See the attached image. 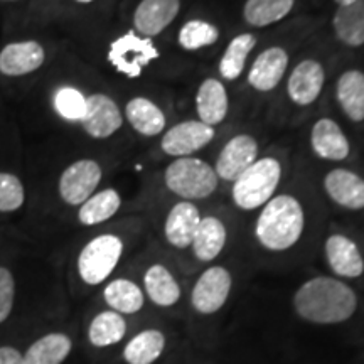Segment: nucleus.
Listing matches in <instances>:
<instances>
[{
  "label": "nucleus",
  "mask_w": 364,
  "mask_h": 364,
  "mask_svg": "<svg viewBox=\"0 0 364 364\" xmlns=\"http://www.w3.org/2000/svg\"><path fill=\"white\" fill-rule=\"evenodd\" d=\"M216 139V129L203 122L184 120L162 134L161 150L169 157H193Z\"/></svg>",
  "instance_id": "6e6552de"
},
{
  "label": "nucleus",
  "mask_w": 364,
  "mask_h": 364,
  "mask_svg": "<svg viewBox=\"0 0 364 364\" xmlns=\"http://www.w3.org/2000/svg\"><path fill=\"white\" fill-rule=\"evenodd\" d=\"M332 27L338 41L348 48L364 44V0H356L351 6L338 7L332 19Z\"/></svg>",
  "instance_id": "a878e982"
},
{
  "label": "nucleus",
  "mask_w": 364,
  "mask_h": 364,
  "mask_svg": "<svg viewBox=\"0 0 364 364\" xmlns=\"http://www.w3.org/2000/svg\"><path fill=\"white\" fill-rule=\"evenodd\" d=\"M231 287H233V277L228 268L221 265L206 268L196 280L191 292V304L194 311L203 316L216 314L230 297Z\"/></svg>",
  "instance_id": "1a4fd4ad"
},
{
  "label": "nucleus",
  "mask_w": 364,
  "mask_h": 364,
  "mask_svg": "<svg viewBox=\"0 0 364 364\" xmlns=\"http://www.w3.org/2000/svg\"><path fill=\"white\" fill-rule=\"evenodd\" d=\"M257 36L252 33H241L228 43L218 65V73L223 81H236L243 76L250 54L257 48Z\"/></svg>",
  "instance_id": "b1692460"
},
{
  "label": "nucleus",
  "mask_w": 364,
  "mask_h": 364,
  "mask_svg": "<svg viewBox=\"0 0 364 364\" xmlns=\"http://www.w3.org/2000/svg\"><path fill=\"white\" fill-rule=\"evenodd\" d=\"M166 349V336L157 329H147L136 334L125 346L124 358L129 364L156 363Z\"/></svg>",
  "instance_id": "c756f323"
},
{
  "label": "nucleus",
  "mask_w": 364,
  "mask_h": 364,
  "mask_svg": "<svg viewBox=\"0 0 364 364\" xmlns=\"http://www.w3.org/2000/svg\"><path fill=\"white\" fill-rule=\"evenodd\" d=\"M144 289L149 299L159 307H172L181 300L182 290L179 282L169 268L161 263H154L144 275Z\"/></svg>",
  "instance_id": "393cba45"
},
{
  "label": "nucleus",
  "mask_w": 364,
  "mask_h": 364,
  "mask_svg": "<svg viewBox=\"0 0 364 364\" xmlns=\"http://www.w3.org/2000/svg\"><path fill=\"white\" fill-rule=\"evenodd\" d=\"M122 206V196L117 189L107 188L98 191L80 206L78 221L85 226L102 225V223L112 220Z\"/></svg>",
  "instance_id": "bb28decb"
},
{
  "label": "nucleus",
  "mask_w": 364,
  "mask_h": 364,
  "mask_svg": "<svg viewBox=\"0 0 364 364\" xmlns=\"http://www.w3.org/2000/svg\"><path fill=\"white\" fill-rule=\"evenodd\" d=\"M336 100L339 108L354 124L364 122V73L348 70L336 81Z\"/></svg>",
  "instance_id": "5701e85b"
},
{
  "label": "nucleus",
  "mask_w": 364,
  "mask_h": 364,
  "mask_svg": "<svg viewBox=\"0 0 364 364\" xmlns=\"http://www.w3.org/2000/svg\"><path fill=\"white\" fill-rule=\"evenodd\" d=\"M230 113V95L221 78H204L196 91V115L209 127L221 125Z\"/></svg>",
  "instance_id": "dca6fc26"
},
{
  "label": "nucleus",
  "mask_w": 364,
  "mask_h": 364,
  "mask_svg": "<svg viewBox=\"0 0 364 364\" xmlns=\"http://www.w3.org/2000/svg\"><path fill=\"white\" fill-rule=\"evenodd\" d=\"M53 107L63 120L81 122L86 112V95L75 86H61L54 93Z\"/></svg>",
  "instance_id": "72a5a7b5"
},
{
  "label": "nucleus",
  "mask_w": 364,
  "mask_h": 364,
  "mask_svg": "<svg viewBox=\"0 0 364 364\" xmlns=\"http://www.w3.org/2000/svg\"><path fill=\"white\" fill-rule=\"evenodd\" d=\"M125 332L127 322L122 317V314L115 311H105L91 321L88 338L90 343L97 346V348H107V346L120 343L124 339Z\"/></svg>",
  "instance_id": "473e14b6"
},
{
  "label": "nucleus",
  "mask_w": 364,
  "mask_h": 364,
  "mask_svg": "<svg viewBox=\"0 0 364 364\" xmlns=\"http://www.w3.org/2000/svg\"><path fill=\"white\" fill-rule=\"evenodd\" d=\"M103 299L112 311L118 314H135L144 307L142 289L129 279H117L105 287Z\"/></svg>",
  "instance_id": "c85d7f7f"
},
{
  "label": "nucleus",
  "mask_w": 364,
  "mask_h": 364,
  "mask_svg": "<svg viewBox=\"0 0 364 364\" xmlns=\"http://www.w3.org/2000/svg\"><path fill=\"white\" fill-rule=\"evenodd\" d=\"M14 295H16V282L11 270L0 267V322L9 317L14 306Z\"/></svg>",
  "instance_id": "c9c22d12"
},
{
  "label": "nucleus",
  "mask_w": 364,
  "mask_h": 364,
  "mask_svg": "<svg viewBox=\"0 0 364 364\" xmlns=\"http://www.w3.org/2000/svg\"><path fill=\"white\" fill-rule=\"evenodd\" d=\"M336 4H338L339 7H344V6H351V4L356 2V0H334Z\"/></svg>",
  "instance_id": "4c0bfd02"
},
{
  "label": "nucleus",
  "mask_w": 364,
  "mask_h": 364,
  "mask_svg": "<svg viewBox=\"0 0 364 364\" xmlns=\"http://www.w3.org/2000/svg\"><path fill=\"white\" fill-rule=\"evenodd\" d=\"M157 58V51L150 39L129 33L112 44L108 59L122 75L136 78L150 61Z\"/></svg>",
  "instance_id": "ddd939ff"
},
{
  "label": "nucleus",
  "mask_w": 364,
  "mask_h": 364,
  "mask_svg": "<svg viewBox=\"0 0 364 364\" xmlns=\"http://www.w3.org/2000/svg\"><path fill=\"white\" fill-rule=\"evenodd\" d=\"M228 241V228L220 216L206 215L201 218L198 230H196L193 245L194 257L199 262L209 263L216 260L223 253Z\"/></svg>",
  "instance_id": "412c9836"
},
{
  "label": "nucleus",
  "mask_w": 364,
  "mask_h": 364,
  "mask_svg": "<svg viewBox=\"0 0 364 364\" xmlns=\"http://www.w3.org/2000/svg\"><path fill=\"white\" fill-rule=\"evenodd\" d=\"M260 157V142L252 134H236L223 145L213 167H215L220 182L233 184L238 177L253 166Z\"/></svg>",
  "instance_id": "423d86ee"
},
{
  "label": "nucleus",
  "mask_w": 364,
  "mask_h": 364,
  "mask_svg": "<svg viewBox=\"0 0 364 364\" xmlns=\"http://www.w3.org/2000/svg\"><path fill=\"white\" fill-rule=\"evenodd\" d=\"M287 159L279 150L263 154L231 184V201L240 211H257L279 194Z\"/></svg>",
  "instance_id": "7ed1b4c3"
},
{
  "label": "nucleus",
  "mask_w": 364,
  "mask_h": 364,
  "mask_svg": "<svg viewBox=\"0 0 364 364\" xmlns=\"http://www.w3.org/2000/svg\"><path fill=\"white\" fill-rule=\"evenodd\" d=\"M125 118L132 129L142 136H157L166 132L167 117L154 100L135 97L125 105Z\"/></svg>",
  "instance_id": "4be33fe9"
},
{
  "label": "nucleus",
  "mask_w": 364,
  "mask_h": 364,
  "mask_svg": "<svg viewBox=\"0 0 364 364\" xmlns=\"http://www.w3.org/2000/svg\"><path fill=\"white\" fill-rule=\"evenodd\" d=\"M46 61V51L38 41L11 43L0 51V73L4 76H24L38 71Z\"/></svg>",
  "instance_id": "aec40b11"
},
{
  "label": "nucleus",
  "mask_w": 364,
  "mask_h": 364,
  "mask_svg": "<svg viewBox=\"0 0 364 364\" xmlns=\"http://www.w3.org/2000/svg\"><path fill=\"white\" fill-rule=\"evenodd\" d=\"M290 65V54L282 46H270L253 59L248 68V85L257 93H272L285 78Z\"/></svg>",
  "instance_id": "f8f14e48"
},
{
  "label": "nucleus",
  "mask_w": 364,
  "mask_h": 364,
  "mask_svg": "<svg viewBox=\"0 0 364 364\" xmlns=\"http://www.w3.org/2000/svg\"><path fill=\"white\" fill-rule=\"evenodd\" d=\"M322 188L327 198L338 206L349 211L364 209V179L358 172L336 167L324 176Z\"/></svg>",
  "instance_id": "2eb2a0df"
},
{
  "label": "nucleus",
  "mask_w": 364,
  "mask_h": 364,
  "mask_svg": "<svg viewBox=\"0 0 364 364\" xmlns=\"http://www.w3.org/2000/svg\"><path fill=\"white\" fill-rule=\"evenodd\" d=\"M103 179L102 166L95 159H80L63 171L58 191L68 206H81L97 193Z\"/></svg>",
  "instance_id": "0eeeda50"
},
{
  "label": "nucleus",
  "mask_w": 364,
  "mask_h": 364,
  "mask_svg": "<svg viewBox=\"0 0 364 364\" xmlns=\"http://www.w3.org/2000/svg\"><path fill=\"white\" fill-rule=\"evenodd\" d=\"M221 31L213 22L204 19H191L184 22L177 33V44L182 51L196 53L211 48L220 41Z\"/></svg>",
  "instance_id": "7c9ffc66"
},
{
  "label": "nucleus",
  "mask_w": 364,
  "mask_h": 364,
  "mask_svg": "<svg viewBox=\"0 0 364 364\" xmlns=\"http://www.w3.org/2000/svg\"><path fill=\"white\" fill-rule=\"evenodd\" d=\"M0 364H26L24 356L14 348H0Z\"/></svg>",
  "instance_id": "e433bc0d"
},
{
  "label": "nucleus",
  "mask_w": 364,
  "mask_h": 364,
  "mask_svg": "<svg viewBox=\"0 0 364 364\" xmlns=\"http://www.w3.org/2000/svg\"><path fill=\"white\" fill-rule=\"evenodd\" d=\"M26 189L17 176L0 172V213H12L22 208Z\"/></svg>",
  "instance_id": "f704fd0d"
},
{
  "label": "nucleus",
  "mask_w": 364,
  "mask_h": 364,
  "mask_svg": "<svg viewBox=\"0 0 364 364\" xmlns=\"http://www.w3.org/2000/svg\"><path fill=\"white\" fill-rule=\"evenodd\" d=\"M71 353V339L66 334H48L27 349L26 364H61Z\"/></svg>",
  "instance_id": "2f4dec72"
},
{
  "label": "nucleus",
  "mask_w": 364,
  "mask_h": 364,
  "mask_svg": "<svg viewBox=\"0 0 364 364\" xmlns=\"http://www.w3.org/2000/svg\"><path fill=\"white\" fill-rule=\"evenodd\" d=\"M122 125H124V115L115 100L105 93H93L86 97V112L81 120L86 135L103 140L115 135Z\"/></svg>",
  "instance_id": "9b49d317"
},
{
  "label": "nucleus",
  "mask_w": 364,
  "mask_h": 364,
  "mask_svg": "<svg viewBox=\"0 0 364 364\" xmlns=\"http://www.w3.org/2000/svg\"><path fill=\"white\" fill-rule=\"evenodd\" d=\"M124 255V241L117 235H100L78 255V273L88 285H100L115 270Z\"/></svg>",
  "instance_id": "39448f33"
},
{
  "label": "nucleus",
  "mask_w": 364,
  "mask_h": 364,
  "mask_svg": "<svg viewBox=\"0 0 364 364\" xmlns=\"http://www.w3.org/2000/svg\"><path fill=\"white\" fill-rule=\"evenodd\" d=\"M220 184L213 164L199 157L174 159L164 171V186L181 201L198 203L209 199Z\"/></svg>",
  "instance_id": "20e7f679"
},
{
  "label": "nucleus",
  "mask_w": 364,
  "mask_h": 364,
  "mask_svg": "<svg viewBox=\"0 0 364 364\" xmlns=\"http://www.w3.org/2000/svg\"><path fill=\"white\" fill-rule=\"evenodd\" d=\"M326 85V68L318 59L306 58L297 63L287 80V95L295 107H311Z\"/></svg>",
  "instance_id": "9d476101"
},
{
  "label": "nucleus",
  "mask_w": 364,
  "mask_h": 364,
  "mask_svg": "<svg viewBox=\"0 0 364 364\" xmlns=\"http://www.w3.org/2000/svg\"><path fill=\"white\" fill-rule=\"evenodd\" d=\"M306 223L302 199L292 193H279L260 209L253 228L255 240L267 252H289L302 238Z\"/></svg>",
  "instance_id": "f257e3e1"
},
{
  "label": "nucleus",
  "mask_w": 364,
  "mask_h": 364,
  "mask_svg": "<svg viewBox=\"0 0 364 364\" xmlns=\"http://www.w3.org/2000/svg\"><path fill=\"white\" fill-rule=\"evenodd\" d=\"M326 260L331 270L343 279H358L364 273V258L358 245L346 235L336 233L326 240Z\"/></svg>",
  "instance_id": "6ab92c4d"
},
{
  "label": "nucleus",
  "mask_w": 364,
  "mask_h": 364,
  "mask_svg": "<svg viewBox=\"0 0 364 364\" xmlns=\"http://www.w3.org/2000/svg\"><path fill=\"white\" fill-rule=\"evenodd\" d=\"M181 0H142L134 12L135 33L145 39L156 38L179 16Z\"/></svg>",
  "instance_id": "f3484780"
},
{
  "label": "nucleus",
  "mask_w": 364,
  "mask_h": 364,
  "mask_svg": "<svg viewBox=\"0 0 364 364\" xmlns=\"http://www.w3.org/2000/svg\"><path fill=\"white\" fill-rule=\"evenodd\" d=\"M295 6V0H247L243 6V19L248 26L268 27L284 21Z\"/></svg>",
  "instance_id": "cd10ccee"
},
{
  "label": "nucleus",
  "mask_w": 364,
  "mask_h": 364,
  "mask_svg": "<svg viewBox=\"0 0 364 364\" xmlns=\"http://www.w3.org/2000/svg\"><path fill=\"white\" fill-rule=\"evenodd\" d=\"M75 2H78V4H91V2H95V0H75Z\"/></svg>",
  "instance_id": "58836bf2"
},
{
  "label": "nucleus",
  "mask_w": 364,
  "mask_h": 364,
  "mask_svg": "<svg viewBox=\"0 0 364 364\" xmlns=\"http://www.w3.org/2000/svg\"><path fill=\"white\" fill-rule=\"evenodd\" d=\"M201 211L198 204L191 201H177L164 221V235L167 243L177 250L191 248L196 230L201 223Z\"/></svg>",
  "instance_id": "a211bd4d"
},
{
  "label": "nucleus",
  "mask_w": 364,
  "mask_h": 364,
  "mask_svg": "<svg viewBox=\"0 0 364 364\" xmlns=\"http://www.w3.org/2000/svg\"><path fill=\"white\" fill-rule=\"evenodd\" d=\"M309 144L314 156L327 162H343L351 154V144L344 130L329 117L318 118L311 127Z\"/></svg>",
  "instance_id": "4468645a"
},
{
  "label": "nucleus",
  "mask_w": 364,
  "mask_h": 364,
  "mask_svg": "<svg viewBox=\"0 0 364 364\" xmlns=\"http://www.w3.org/2000/svg\"><path fill=\"white\" fill-rule=\"evenodd\" d=\"M295 312L314 324H339L356 312L358 297L344 282L332 277H314L294 295Z\"/></svg>",
  "instance_id": "f03ea898"
}]
</instances>
